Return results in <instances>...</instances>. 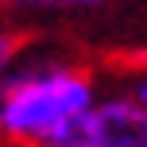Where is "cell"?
<instances>
[{
  "instance_id": "cell-1",
  "label": "cell",
  "mask_w": 147,
  "mask_h": 147,
  "mask_svg": "<svg viewBox=\"0 0 147 147\" xmlns=\"http://www.w3.org/2000/svg\"><path fill=\"white\" fill-rule=\"evenodd\" d=\"M97 101L93 81L70 66L16 70L0 81V136L16 143L58 147L74 116Z\"/></svg>"
},
{
  "instance_id": "cell-2",
  "label": "cell",
  "mask_w": 147,
  "mask_h": 147,
  "mask_svg": "<svg viewBox=\"0 0 147 147\" xmlns=\"http://www.w3.org/2000/svg\"><path fill=\"white\" fill-rule=\"evenodd\" d=\"M58 147H147V109L128 93L93 101L70 120Z\"/></svg>"
},
{
  "instance_id": "cell-3",
  "label": "cell",
  "mask_w": 147,
  "mask_h": 147,
  "mask_svg": "<svg viewBox=\"0 0 147 147\" xmlns=\"http://www.w3.org/2000/svg\"><path fill=\"white\" fill-rule=\"evenodd\" d=\"M8 8H97L105 0H0Z\"/></svg>"
},
{
  "instance_id": "cell-4",
  "label": "cell",
  "mask_w": 147,
  "mask_h": 147,
  "mask_svg": "<svg viewBox=\"0 0 147 147\" xmlns=\"http://www.w3.org/2000/svg\"><path fill=\"white\" fill-rule=\"evenodd\" d=\"M16 54H20V39L8 35V31H0V81L8 78V70H12Z\"/></svg>"
},
{
  "instance_id": "cell-5",
  "label": "cell",
  "mask_w": 147,
  "mask_h": 147,
  "mask_svg": "<svg viewBox=\"0 0 147 147\" xmlns=\"http://www.w3.org/2000/svg\"><path fill=\"white\" fill-rule=\"evenodd\" d=\"M128 97H136V101L147 109V70L140 74V78H132V85H128Z\"/></svg>"
}]
</instances>
